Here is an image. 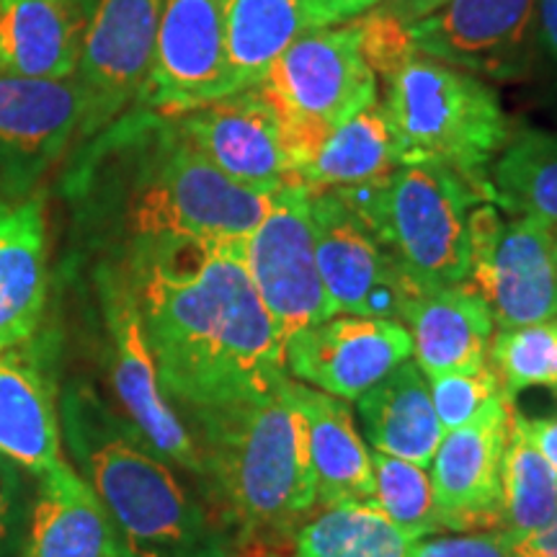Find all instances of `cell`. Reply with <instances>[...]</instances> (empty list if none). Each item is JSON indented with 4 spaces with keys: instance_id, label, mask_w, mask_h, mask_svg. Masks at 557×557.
Listing matches in <instances>:
<instances>
[{
    "instance_id": "6da1fadb",
    "label": "cell",
    "mask_w": 557,
    "mask_h": 557,
    "mask_svg": "<svg viewBox=\"0 0 557 557\" xmlns=\"http://www.w3.org/2000/svg\"><path fill=\"white\" fill-rule=\"evenodd\" d=\"M111 259L124 269L160 389L178 416L267 398L289 380L243 243L137 240Z\"/></svg>"
},
{
    "instance_id": "7a4b0ae2",
    "label": "cell",
    "mask_w": 557,
    "mask_h": 557,
    "mask_svg": "<svg viewBox=\"0 0 557 557\" xmlns=\"http://www.w3.org/2000/svg\"><path fill=\"white\" fill-rule=\"evenodd\" d=\"M65 184L90 225L116 235L120 248L160 238L243 243L274 194L235 184L181 135L173 116L148 107L129 109L75 148Z\"/></svg>"
},
{
    "instance_id": "3957f363",
    "label": "cell",
    "mask_w": 557,
    "mask_h": 557,
    "mask_svg": "<svg viewBox=\"0 0 557 557\" xmlns=\"http://www.w3.org/2000/svg\"><path fill=\"white\" fill-rule=\"evenodd\" d=\"M58 416L70 462L107 511L124 557H238V537L205 491L88 380L62 387Z\"/></svg>"
},
{
    "instance_id": "277c9868",
    "label": "cell",
    "mask_w": 557,
    "mask_h": 557,
    "mask_svg": "<svg viewBox=\"0 0 557 557\" xmlns=\"http://www.w3.org/2000/svg\"><path fill=\"white\" fill-rule=\"evenodd\" d=\"M205 465V493L240 547L276 545L315 508L308 423L287 382L235 406L181 416Z\"/></svg>"
},
{
    "instance_id": "5b68a950",
    "label": "cell",
    "mask_w": 557,
    "mask_h": 557,
    "mask_svg": "<svg viewBox=\"0 0 557 557\" xmlns=\"http://www.w3.org/2000/svg\"><path fill=\"white\" fill-rule=\"evenodd\" d=\"M382 83V109L403 160H438L468 181L480 201L493 205L491 165L513 129L496 88L468 70L418 52Z\"/></svg>"
},
{
    "instance_id": "8992f818",
    "label": "cell",
    "mask_w": 557,
    "mask_h": 557,
    "mask_svg": "<svg viewBox=\"0 0 557 557\" xmlns=\"http://www.w3.org/2000/svg\"><path fill=\"white\" fill-rule=\"evenodd\" d=\"M421 287L470 284V209L480 197L449 165L406 158L377 184L331 191Z\"/></svg>"
},
{
    "instance_id": "52a82bcc",
    "label": "cell",
    "mask_w": 557,
    "mask_h": 557,
    "mask_svg": "<svg viewBox=\"0 0 557 557\" xmlns=\"http://www.w3.org/2000/svg\"><path fill=\"white\" fill-rule=\"evenodd\" d=\"M261 88L282 120L292 178L333 129L377 101V75L361 54L357 21L320 26L292 41Z\"/></svg>"
},
{
    "instance_id": "ba28073f",
    "label": "cell",
    "mask_w": 557,
    "mask_h": 557,
    "mask_svg": "<svg viewBox=\"0 0 557 557\" xmlns=\"http://www.w3.org/2000/svg\"><path fill=\"white\" fill-rule=\"evenodd\" d=\"M470 287L483 297L496 331L557 315V227L534 218H504L480 201L468 218Z\"/></svg>"
},
{
    "instance_id": "9c48e42d",
    "label": "cell",
    "mask_w": 557,
    "mask_h": 557,
    "mask_svg": "<svg viewBox=\"0 0 557 557\" xmlns=\"http://www.w3.org/2000/svg\"><path fill=\"white\" fill-rule=\"evenodd\" d=\"M163 0H86L75 81L83 116L73 148H83L143 103Z\"/></svg>"
},
{
    "instance_id": "30bf717a",
    "label": "cell",
    "mask_w": 557,
    "mask_h": 557,
    "mask_svg": "<svg viewBox=\"0 0 557 557\" xmlns=\"http://www.w3.org/2000/svg\"><path fill=\"white\" fill-rule=\"evenodd\" d=\"M96 287H99L109 336L111 385L122 403L124 416L160 455L191 475L194 483L205 491V465L197 442L160 389L156 359L145 338L137 299L120 263L114 259L103 261L96 271Z\"/></svg>"
},
{
    "instance_id": "8fae6325",
    "label": "cell",
    "mask_w": 557,
    "mask_h": 557,
    "mask_svg": "<svg viewBox=\"0 0 557 557\" xmlns=\"http://www.w3.org/2000/svg\"><path fill=\"white\" fill-rule=\"evenodd\" d=\"M243 263L284 344L333 318L315 259L310 191L302 184L292 181L271 194L267 214L243 240Z\"/></svg>"
},
{
    "instance_id": "7c38bea8",
    "label": "cell",
    "mask_w": 557,
    "mask_h": 557,
    "mask_svg": "<svg viewBox=\"0 0 557 557\" xmlns=\"http://www.w3.org/2000/svg\"><path fill=\"white\" fill-rule=\"evenodd\" d=\"M318 271L333 315L400 320L418 292L377 235L331 191L310 194Z\"/></svg>"
},
{
    "instance_id": "4fadbf2b",
    "label": "cell",
    "mask_w": 557,
    "mask_h": 557,
    "mask_svg": "<svg viewBox=\"0 0 557 557\" xmlns=\"http://www.w3.org/2000/svg\"><path fill=\"white\" fill-rule=\"evenodd\" d=\"M534 11L537 0H447L408 37L423 58L483 81H521L532 73Z\"/></svg>"
},
{
    "instance_id": "5bb4252c",
    "label": "cell",
    "mask_w": 557,
    "mask_h": 557,
    "mask_svg": "<svg viewBox=\"0 0 557 557\" xmlns=\"http://www.w3.org/2000/svg\"><path fill=\"white\" fill-rule=\"evenodd\" d=\"M408 359H413V341L393 318L333 315L284 344L292 380L344 403H357Z\"/></svg>"
},
{
    "instance_id": "9a60e30c",
    "label": "cell",
    "mask_w": 557,
    "mask_h": 557,
    "mask_svg": "<svg viewBox=\"0 0 557 557\" xmlns=\"http://www.w3.org/2000/svg\"><path fill=\"white\" fill-rule=\"evenodd\" d=\"M83 96L75 78L0 73V197L24 199L75 145Z\"/></svg>"
},
{
    "instance_id": "2e32d148",
    "label": "cell",
    "mask_w": 557,
    "mask_h": 557,
    "mask_svg": "<svg viewBox=\"0 0 557 557\" xmlns=\"http://www.w3.org/2000/svg\"><path fill=\"white\" fill-rule=\"evenodd\" d=\"M227 94L220 0H163L156 52L139 107L178 116Z\"/></svg>"
},
{
    "instance_id": "e0dca14e",
    "label": "cell",
    "mask_w": 557,
    "mask_h": 557,
    "mask_svg": "<svg viewBox=\"0 0 557 557\" xmlns=\"http://www.w3.org/2000/svg\"><path fill=\"white\" fill-rule=\"evenodd\" d=\"M513 400L498 395L470 423L444 434L431 459V487L442 529H500L504 455Z\"/></svg>"
},
{
    "instance_id": "ac0fdd59",
    "label": "cell",
    "mask_w": 557,
    "mask_h": 557,
    "mask_svg": "<svg viewBox=\"0 0 557 557\" xmlns=\"http://www.w3.org/2000/svg\"><path fill=\"white\" fill-rule=\"evenodd\" d=\"M173 120L181 135L235 184L276 191L295 181L282 120L261 86L238 90Z\"/></svg>"
},
{
    "instance_id": "d6986e66",
    "label": "cell",
    "mask_w": 557,
    "mask_h": 557,
    "mask_svg": "<svg viewBox=\"0 0 557 557\" xmlns=\"http://www.w3.org/2000/svg\"><path fill=\"white\" fill-rule=\"evenodd\" d=\"M0 455L34 478L67 462L52 372L29 341L0 354Z\"/></svg>"
},
{
    "instance_id": "ffe728a7",
    "label": "cell",
    "mask_w": 557,
    "mask_h": 557,
    "mask_svg": "<svg viewBox=\"0 0 557 557\" xmlns=\"http://www.w3.org/2000/svg\"><path fill=\"white\" fill-rule=\"evenodd\" d=\"M400 323L413 341V361L429 380L487 367L496 325L483 297L470 284L418 292L403 310Z\"/></svg>"
},
{
    "instance_id": "44dd1931",
    "label": "cell",
    "mask_w": 557,
    "mask_h": 557,
    "mask_svg": "<svg viewBox=\"0 0 557 557\" xmlns=\"http://www.w3.org/2000/svg\"><path fill=\"white\" fill-rule=\"evenodd\" d=\"M47 289L45 201L0 197V354L37 333Z\"/></svg>"
},
{
    "instance_id": "7402d4cb",
    "label": "cell",
    "mask_w": 557,
    "mask_h": 557,
    "mask_svg": "<svg viewBox=\"0 0 557 557\" xmlns=\"http://www.w3.org/2000/svg\"><path fill=\"white\" fill-rule=\"evenodd\" d=\"M18 557H124L107 511L70 462L37 478Z\"/></svg>"
},
{
    "instance_id": "603a6c76",
    "label": "cell",
    "mask_w": 557,
    "mask_h": 557,
    "mask_svg": "<svg viewBox=\"0 0 557 557\" xmlns=\"http://www.w3.org/2000/svg\"><path fill=\"white\" fill-rule=\"evenodd\" d=\"M287 393L308 423L315 508L374 500L372 455L357 431L351 408L292 377L287 380Z\"/></svg>"
},
{
    "instance_id": "cb8c5ba5",
    "label": "cell",
    "mask_w": 557,
    "mask_h": 557,
    "mask_svg": "<svg viewBox=\"0 0 557 557\" xmlns=\"http://www.w3.org/2000/svg\"><path fill=\"white\" fill-rule=\"evenodd\" d=\"M86 0H0V73L75 78Z\"/></svg>"
},
{
    "instance_id": "d4e9b609",
    "label": "cell",
    "mask_w": 557,
    "mask_h": 557,
    "mask_svg": "<svg viewBox=\"0 0 557 557\" xmlns=\"http://www.w3.org/2000/svg\"><path fill=\"white\" fill-rule=\"evenodd\" d=\"M227 94L261 86L292 41L331 26L320 0H220Z\"/></svg>"
},
{
    "instance_id": "484cf974",
    "label": "cell",
    "mask_w": 557,
    "mask_h": 557,
    "mask_svg": "<svg viewBox=\"0 0 557 557\" xmlns=\"http://www.w3.org/2000/svg\"><path fill=\"white\" fill-rule=\"evenodd\" d=\"M361 436L372 451L429 468L444 429L431 403L429 377L413 359L389 372L357 400Z\"/></svg>"
},
{
    "instance_id": "4316f807",
    "label": "cell",
    "mask_w": 557,
    "mask_h": 557,
    "mask_svg": "<svg viewBox=\"0 0 557 557\" xmlns=\"http://www.w3.org/2000/svg\"><path fill=\"white\" fill-rule=\"evenodd\" d=\"M403 163V152L377 99L323 139L295 181L310 194L377 184Z\"/></svg>"
},
{
    "instance_id": "83f0119b",
    "label": "cell",
    "mask_w": 557,
    "mask_h": 557,
    "mask_svg": "<svg viewBox=\"0 0 557 557\" xmlns=\"http://www.w3.org/2000/svg\"><path fill=\"white\" fill-rule=\"evenodd\" d=\"M413 542L374 500H357L318 508L269 547L276 557H406Z\"/></svg>"
},
{
    "instance_id": "f1b7e54d",
    "label": "cell",
    "mask_w": 557,
    "mask_h": 557,
    "mask_svg": "<svg viewBox=\"0 0 557 557\" xmlns=\"http://www.w3.org/2000/svg\"><path fill=\"white\" fill-rule=\"evenodd\" d=\"M493 205L557 227V132L517 127L491 165Z\"/></svg>"
},
{
    "instance_id": "f546056e",
    "label": "cell",
    "mask_w": 557,
    "mask_h": 557,
    "mask_svg": "<svg viewBox=\"0 0 557 557\" xmlns=\"http://www.w3.org/2000/svg\"><path fill=\"white\" fill-rule=\"evenodd\" d=\"M557 508V475L540 455L524 429V413L517 406L508 423L504 455V508L500 529L511 540L527 537L553 517Z\"/></svg>"
},
{
    "instance_id": "4dcf8cb0",
    "label": "cell",
    "mask_w": 557,
    "mask_h": 557,
    "mask_svg": "<svg viewBox=\"0 0 557 557\" xmlns=\"http://www.w3.org/2000/svg\"><path fill=\"white\" fill-rule=\"evenodd\" d=\"M487 364L496 369L508 400H517L529 387L557 395V315L493 333Z\"/></svg>"
},
{
    "instance_id": "1f68e13d",
    "label": "cell",
    "mask_w": 557,
    "mask_h": 557,
    "mask_svg": "<svg viewBox=\"0 0 557 557\" xmlns=\"http://www.w3.org/2000/svg\"><path fill=\"white\" fill-rule=\"evenodd\" d=\"M369 455L374 470V504L382 513L413 540L444 532L429 470L382 451L369 449Z\"/></svg>"
},
{
    "instance_id": "d6a6232c",
    "label": "cell",
    "mask_w": 557,
    "mask_h": 557,
    "mask_svg": "<svg viewBox=\"0 0 557 557\" xmlns=\"http://www.w3.org/2000/svg\"><path fill=\"white\" fill-rule=\"evenodd\" d=\"M429 389L444 434L470 423L472 418L483 413L487 403L504 395L496 369L491 364L470 374H444V377L429 380Z\"/></svg>"
},
{
    "instance_id": "836d02e7",
    "label": "cell",
    "mask_w": 557,
    "mask_h": 557,
    "mask_svg": "<svg viewBox=\"0 0 557 557\" xmlns=\"http://www.w3.org/2000/svg\"><path fill=\"white\" fill-rule=\"evenodd\" d=\"M354 21H357L359 29L361 54L377 78H387L416 52L410 45L408 26L385 9H374Z\"/></svg>"
},
{
    "instance_id": "e575fe53",
    "label": "cell",
    "mask_w": 557,
    "mask_h": 557,
    "mask_svg": "<svg viewBox=\"0 0 557 557\" xmlns=\"http://www.w3.org/2000/svg\"><path fill=\"white\" fill-rule=\"evenodd\" d=\"M32 496L18 465L0 455V557H18Z\"/></svg>"
},
{
    "instance_id": "d590c367",
    "label": "cell",
    "mask_w": 557,
    "mask_h": 557,
    "mask_svg": "<svg viewBox=\"0 0 557 557\" xmlns=\"http://www.w3.org/2000/svg\"><path fill=\"white\" fill-rule=\"evenodd\" d=\"M406 557H517L513 540L504 529L455 532L447 537H423L410 545Z\"/></svg>"
},
{
    "instance_id": "8d00e7d4",
    "label": "cell",
    "mask_w": 557,
    "mask_h": 557,
    "mask_svg": "<svg viewBox=\"0 0 557 557\" xmlns=\"http://www.w3.org/2000/svg\"><path fill=\"white\" fill-rule=\"evenodd\" d=\"M542 65L557 75V0H537L532 32V67Z\"/></svg>"
},
{
    "instance_id": "74e56055",
    "label": "cell",
    "mask_w": 557,
    "mask_h": 557,
    "mask_svg": "<svg viewBox=\"0 0 557 557\" xmlns=\"http://www.w3.org/2000/svg\"><path fill=\"white\" fill-rule=\"evenodd\" d=\"M513 555L517 557H557V508L545 524L534 529L527 537L513 540Z\"/></svg>"
},
{
    "instance_id": "f35d334b",
    "label": "cell",
    "mask_w": 557,
    "mask_h": 557,
    "mask_svg": "<svg viewBox=\"0 0 557 557\" xmlns=\"http://www.w3.org/2000/svg\"><path fill=\"white\" fill-rule=\"evenodd\" d=\"M524 429L534 447L540 449V455L547 459V465L557 475V416H524Z\"/></svg>"
},
{
    "instance_id": "ab89813d",
    "label": "cell",
    "mask_w": 557,
    "mask_h": 557,
    "mask_svg": "<svg viewBox=\"0 0 557 557\" xmlns=\"http://www.w3.org/2000/svg\"><path fill=\"white\" fill-rule=\"evenodd\" d=\"M447 0H385V3L377 5V9H385L393 16H398L403 24L410 26L416 21L426 18L429 13H434L438 5H444Z\"/></svg>"
},
{
    "instance_id": "60d3db41",
    "label": "cell",
    "mask_w": 557,
    "mask_h": 557,
    "mask_svg": "<svg viewBox=\"0 0 557 557\" xmlns=\"http://www.w3.org/2000/svg\"><path fill=\"white\" fill-rule=\"evenodd\" d=\"M385 0H320L323 11L329 13L331 24H346V21L364 16V13L374 11Z\"/></svg>"
},
{
    "instance_id": "b9f144b4",
    "label": "cell",
    "mask_w": 557,
    "mask_h": 557,
    "mask_svg": "<svg viewBox=\"0 0 557 557\" xmlns=\"http://www.w3.org/2000/svg\"><path fill=\"white\" fill-rule=\"evenodd\" d=\"M238 557H276V553H274V549H271L269 545H261V542H253V545L240 547Z\"/></svg>"
},
{
    "instance_id": "7bdbcfd3",
    "label": "cell",
    "mask_w": 557,
    "mask_h": 557,
    "mask_svg": "<svg viewBox=\"0 0 557 557\" xmlns=\"http://www.w3.org/2000/svg\"><path fill=\"white\" fill-rule=\"evenodd\" d=\"M555 416H557V410H555Z\"/></svg>"
}]
</instances>
